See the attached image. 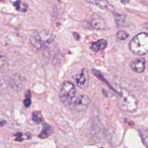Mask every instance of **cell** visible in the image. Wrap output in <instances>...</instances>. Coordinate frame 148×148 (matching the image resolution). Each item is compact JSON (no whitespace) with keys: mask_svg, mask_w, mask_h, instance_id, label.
<instances>
[{"mask_svg":"<svg viewBox=\"0 0 148 148\" xmlns=\"http://www.w3.org/2000/svg\"><path fill=\"white\" fill-rule=\"evenodd\" d=\"M118 103L121 110L128 113L135 112L138 107V100L135 96L124 88L120 90Z\"/></svg>","mask_w":148,"mask_h":148,"instance_id":"6da1fadb","label":"cell"},{"mask_svg":"<svg viewBox=\"0 0 148 148\" xmlns=\"http://www.w3.org/2000/svg\"><path fill=\"white\" fill-rule=\"evenodd\" d=\"M129 48L132 53L138 56H142L148 52V34L141 32L135 35L129 43Z\"/></svg>","mask_w":148,"mask_h":148,"instance_id":"7a4b0ae2","label":"cell"},{"mask_svg":"<svg viewBox=\"0 0 148 148\" xmlns=\"http://www.w3.org/2000/svg\"><path fill=\"white\" fill-rule=\"evenodd\" d=\"M76 95V88L74 84L69 82H64L61 87L59 97L61 101L66 106H69Z\"/></svg>","mask_w":148,"mask_h":148,"instance_id":"3957f363","label":"cell"},{"mask_svg":"<svg viewBox=\"0 0 148 148\" xmlns=\"http://www.w3.org/2000/svg\"><path fill=\"white\" fill-rule=\"evenodd\" d=\"M90 103V99L87 95H82L77 97H75L72 101L69 106L70 109L75 112L85 111Z\"/></svg>","mask_w":148,"mask_h":148,"instance_id":"277c9868","label":"cell"},{"mask_svg":"<svg viewBox=\"0 0 148 148\" xmlns=\"http://www.w3.org/2000/svg\"><path fill=\"white\" fill-rule=\"evenodd\" d=\"M131 68L136 73H142L145 69V60L144 58L139 57L132 60L130 62Z\"/></svg>","mask_w":148,"mask_h":148,"instance_id":"5b68a950","label":"cell"},{"mask_svg":"<svg viewBox=\"0 0 148 148\" xmlns=\"http://www.w3.org/2000/svg\"><path fill=\"white\" fill-rule=\"evenodd\" d=\"M73 79L75 80L77 85L82 88L85 87L86 83H87L88 80V73L86 69H83L80 73L75 75L73 76Z\"/></svg>","mask_w":148,"mask_h":148,"instance_id":"8992f818","label":"cell"},{"mask_svg":"<svg viewBox=\"0 0 148 148\" xmlns=\"http://www.w3.org/2000/svg\"><path fill=\"white\" fill-rule=\"evenodd\" d=\"M90 2L102 10L110 12H114L115 10L114 6L107 0H90Z\"/></svg>","mask_w":148,"mask_h":148,"instance_id":"52a82bcc","label":"cell"},{"mask_svg":"<svg viewBox=\"0 0 148 148\" xmlns=\"http://www.w3.org/2000/svg\"><path fill=\"white\" fill-rule=\"evenodd\" d=\"M41 44H47L51 43L54 39L55 36L47 30L42 31L38 36Z\"/></svg>","mask_w":148,"mask_h":148,"instance_id":"ba28073f","label":"cell"},{"mask_svg":"<svg viewBox=\"0 0 148 148\" xmlns=\"http://www.w3.org/2000/svg\"><path fill=\"white\" fill-rule=\"evenodd\" d=\"M107 46V42L105 39H99L97 42L92 43L90 48L94 51H98L101 50H103Z\"/></svg>","mask_w":148,"mask_h":148,"instance_id":"9c48e42d","label":"cell"},{"mask_svg":"<svg viewBox=\"0 0 148 148\" xmlns=\"http://www.w3.org/2000/svg\"><path fill=\"white\" fill-rule=\"evenodd\" d=\"M13 6L16 9L20 12H25L28 9V5L24 2L21 1H17L13 3Z\"/></svg>","mask_w":148,"mask_h":148,"instance_id":"30bf717a","label":"cell"},{"mask_svg":"<svg viewBox=\"0 0 148 148\" xmlns=\"http://www.w3.org/2000/svg\"><path fill=\"white\" fill-rule=\"evenodd\" d=\"M51 132V128L48 124H45L42 131L39 134V137L42 139L46 138L49 136Z\"/></svg>","mask_w":148,"mask_h":148,"instance_id":"8fae6325","label":"cell"},{"mask_svg":"<svg viewBox=\"0 0 148 148\" xmlns=\"http://www.w3.org/2000/svg\"><path fill=\"white\" fill-rule=\"evenodd\" d=\"M91 25L94 28L102 29L105 27L103 22L100 19H94L91 22Z\"/></svg>","mask_w":148,"mask_h":148,"instance_id":"7c38bea8","label":"cell"},{"mask_svg":"<svg viewBox=\"0 0 148 148\" xmlns=\"http://www.w3.org/2000/svg\"><path fill=\"white\" fill-rule=\"evenodd\" d=\"M32 119L33 121L36 123V124H39L42 120V116L39 112H35L32 113Z\"/></svg>","mask_w":148,"mask_h":148,"instance_id":"4fadbf2b","label":"cell"},{"mask_svg":"<svg viewBox=\"0 0 148 148\" xmlns=\"http://www.w3.org/2000/svg\"><path fill=\"white\" fill-rule=\"evenodd\" d=\"M6 61L7 57L5 54L2 51L0 50V70L4 67L6 63Z\"/></svg>","mask_w":148,"mask_h":148,"instance_id":"5bb4252c","label":"cell"},{"mask_svg":"<svg viewBox=\"0 0 148 148\" xmlns=\"http://www.w3.org/2000/svg\"><path fill=\"white\" fill-rule=\"evenodd\" d=\"M129 36V34L125 31H119L117 33V37L120 40H125Z\"/></svg>","mask_w":148,"mask_h":148,"instance_id":"9a60e30c","label":"cell"},{"mask_svg":"<svg viewBox=\"0 0 148 148\" xmlns=\"http://www.w3.org/2000/svg\"><path fill=\"white\" fill-rule=\"evenodd\" d=\"M24 105L25 107H29V106L31 104V94L29 91L27 93V95L26 96L25 99L24 100Z\"/></svg>","mask_w":148,"mask_h":148,"instance_id":"2e32d148","label":"cell"},{"mask_svg":"<svg viewBox=\"0 0 148 148\" xmlns=\"http://www.w3.org/2000/svg\"><path fill=\"white\" fill-rule=\"evenodd\" d=\"M120 1L123 4H127V3H128L130 0H120Z\"/></svg>","mask_w":148,"mask_h":148,"instance_id":"e0dca14e","label":"cell"},{"mask_svg":"<svg viewBox=\"0 0 148 148\" xmlns=\"http://www.w3.org/2000/svg\"><path fill=\"white\" fill-rule=\"evenodd\" d=\"M3 1V0H0V1Z\"/></svg>","mask_w":148,"mask_h":148,"instance_id":"ac0fdd59","label":"cell"}]
</instances>
